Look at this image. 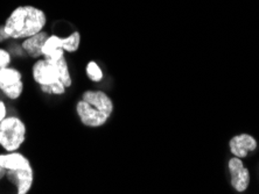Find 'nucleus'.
<instances>
[{
    "instance_id": "f257e3e1",
    "label": "nucleus",
    "mask_w": 259,
    "mask_h": 194,
    "mask_svg": "<svg viewBox=\"0 0 259 194\" xmlns=\"http://www.w3.org/2000/svg\"><path fill=\"white\" fill-rule=\"evenodd\" d=\"M33 78L41 90L49 94H63L71 85V77L66 57L53 59H39L33 66Z\"/></svg>"
},
{
    "instance_id": "f03ea898",
    "label": "nucleus",
    "mask_w": 259,
    "mask_h": 194,
    "mask_svg": "<svg viewBox=\"0 0 259 194\" xmlns=\"http://www.w3.org/2000/svg\"><path fill=\"white\" fill-rule=\"evenodd\" d=\"M47 17L44 11L34 6H19L4 25L10 39H27L44 29Z\"/></svg>"
},
{
    "instance_id": "7ed1b4c3",
    "label": "nucleus",
    "mask_w": 259,
    "mask_h": 194,
    "mask_svg": "<svg viewBox=\"0 0 259 194\" xmlns=\"http://www.w3.org/2000/svg\"><path fill=\"white\" fill-rule=\"evenodd\" d=\"M76 112L87 127H101L105 124L113 112V102L103 91H85L76 105Z\"/></svg>"
},
{
    "instance_id": "20e7f679",
    "label": "nucleus",
    "mask_w": 259,
    "mask_h": 194,
    "mask_svg": "<svg viewBox=\"0 0 259 194\" xmlns=\"http://www.w3.org/2000/svg\"><path fill=\"white\" fill-rule=\"evenodd\" d=\"M26 140V125L17 116H6L0 122V146L7 153L17 151Z\"/></svg>"
},
{
    "instance_id": "39448f33",
    "label": "nucleus",
    "mask_w": 259,
    "mask_h": 194,
    "mask_svg": "<svg viewBox=\"0 0 259 194\" xmlns=\"http://www.w3.org/2000/svg\"><path fill=\"white\" fill-rule=\"evenodd\" d=\"M0 90L10 99H18L24 91V83L20 71L14 68L0 69Z\"/></svg>"
},
{
    "instance_id": "423d86ee",
    "label": "nucleus",
    "mask_w": 259,
    "mask_h": 194,
    "mask_svg": "<svg viewBox=\"0 0 259 194\" xmlns=\"http://www.w3.org/2000/svg\"><path fill=\"white\" fill-rule=\"evenodd\" d=\"M231 185L237 192H244L250 184V172L243 164L242 158L234 157L229 161Z\"/></svg>"
},
{
    "instance_id": "0eeeda50",
    "label": "nucleus",
    "mask_w": 259,
    "mask_h": 194,
    "mask_svg": "<svg viewBox=\"0 0 259 194\" xmlns=\"http://www.w3.org/2000/svg\"><path fill=\"white\" fill-rule=\"evenodd\" d=\"M6 177L17 187L18 194L28 193L34 180V173L32 167L19 170H7Z\"/></svg>"
},
{
    "instance_id": "6e6552de",
    "label": "nucleus",
    "mask_w": 259,
    "mask_h": 194,
    "mask_svg": "<svg viewBox=\"0 0 259 194\" xmlns=\"http://www.w3.org/2000/svg\"><path fill=\"white\" fill-rule=\"evenodd\" d=\"M230 151L235 157L244 158L249 153H252L257 149V140L250 134H239L230 140Z\"/></svg>"
},
{
    "instance_id": "1a4fd4ad",
    "label": "nucleus",
    "mask_w": 259,
    "mask_h": 194,
    "mask_svg": "<svg viewBox=\"0 0 259 194\" xmlns=\"http://www.w3.org/2000/svg\"><path fill=\"white\" fill-rule=\"evenodd\" d=\"M48 37L49 34L41 30L40 33L35 34V35H32L27 37V39H25V41L22 42V49L32 58H39L40 56H42V47Z\"/></svg>"
},
{
    "instance_id": "9d476101",
    "label": "nucleus",
    "mask_w": 259,
    "mask_h": 194,
    "mask_svg": "<svg viewBox=\"0 0 259 194\" xmlns=\"http://www.w3.org/2000/svg\"><path fill=\"white\" fill-rule=\"evenodd\" d=\"M0 164L6 170H19L32 167L27 157L18 153V151H11V153L0 155Z\"/></svg>"
},
{
    "instance_id": "9b49d317",
    "label": "nucleus",
    "mask_w": 259,
    "mask_h": 194,
    "mask_svg": "<svg viewBox=\"0 0 259 194\" xmlns=\"http://www.w3.org/2000/svg\"><path fill=\"white\" fill-rule=\"evenodd\" d=\"M87 75L93 82H101L103 79V72L96 62L91 60L87 66Z\"/></svg>"
},
{
    "instance_id": "f8f14e48",
    "label": "nucleus",
    "mask_w": 259,
    "mask_h": 194,
    "mask_svg": "<svg viewBox=\"0 0 259 194\" xmlns=\"http://www.w3.org/2000/svg\"><path fill=\"white\" fill-rule=\"evenodd\" d=\"M10 63H11V54L7 50H5V49L0 48V69L10 67Z\"/></svg>"
},
{
    "instance_id": "ddd939ff",
    "label": "nucleus",
    "mask_w": 259,
    "mask_h": 194,
    "mask_svg": "<svg viewBox=\"0 0 259 194\" xmlns=\"http://www.w3.org/2000/svg\"><path fill=\"white\" fill-rule=\"evenodd\" d=\"M7 116V109H6V105L4 104L3 100H0V122L5 119Z\"/></svg>"
},
{
    "instance_id": "4468645a",
    "label": "nucleus",
    "mask_w": 259,
    "mask_h": 194,
    "mask_svg": "<svg viewBox=\"0 0 259 194\" xmlns=\"http://www.w3.org/2000/svg\"><path fill=\"white\" fill-rule=\"evenodd\" d=\"M7 39H10V37H9V35H7V34H6L5 28H4V26H2V27H0V42L5 41V40H7Z\"/></svg>"
},
{
    "instance_id": "2eb2a0df",
    "label": "nucleus",
    "mask_w": 259,
    "mask_h": 194,
    "mask_svg": "<svg viewBox=\"0 0 259 194\" xmlns=\"http://www.w3.org/2000/svg\"><path fill=\"white\" fill-rule=\"evenodd\" d=\"M6 173H7V170L0 164V180H2L4 177H6Z\"/></svg>"
}]
</instances>
